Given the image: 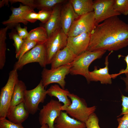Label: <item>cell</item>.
<instances>
[{
    "label": "cell",
    "instance_id": "obj_1",
    "mask_svg": "<svg viewBox=\"0 0 128 128\" xmlns=\"http://www.w3.org/2000/svg\"><path fill=\"white\" fill-rule=\"evenodd\" d=\"M128 46V23L118 16L109 18L91 33L87 50L117 51Z\"/></svg>",
    "mask_w": 128,
    "mask_h": 128
},
{
    "label": "cell",
    "instance_id": "obj_2",
    "mask_svg": "<svg viewBox=\"0 0 128 128\" xmlns=\"http://www.w3.org/2000/svg\"><path fill=\"white\" fill-rule=\"evenodd\" d=\"M68 97L71 103L69 106L62 105V111L64 110L70 117L85 123L89 116L94 113L95 106L88 107L85 100L73 93H70Z\"/></svg>",
    "mask_w": 128,
    "mask_h": 128
},
{
    "label": "cell",
    "instance_id": "obj_3",
    "mask_svg": "<svg viewBox=\"0 0 128 128\" xmlns=\"http://www.w3.org/2000/svg\"><path fill=\"white\" fill-rule=\"evenodd\" d=\"M106 51L87 50L77 56L71 63L70 73L73 75H82L85 78L87 81L90 65L94 60L101 58Z\"/></svg>",
    "mask_w": 128,
    "mask_h": 128
},
{
    "label": "cell",
    "instance_id": "obj_4",
    "mask_svg": "<svg viewBox=\"0 0 128 128\" xmlns=\"http://www.w3.org/2000/svg\"><path fill=\"white\" fill-rule=\"evenodd\" d=\"M19 80L17 70L13 69L9 74L7 82L0 94V119L6 118L15 85Z\"/></svg>",
    "mask_w": 128,
    "mask_h": 128
},
{
    "label": "cell",
    "instance_id": "obj_5",
    "mask_svg": "<svg viewBox=\"0 0 128 128\" xmlns=\"http://www.w3.org/2000/svg\"><path fill=\"white\" fill-rule=\"evenodd\" d=\"M35 62L38 63L42 67L45 68L47 65L45 43L37 44L16 62L13 69L19 70L27 64Z\"/></svg>",
    "mask_w": 128,
    "mask_h": 128
},
{
    "label": "cell",
    "instance_id": "obj_6",
    "mask_svg": "<svg viewBox=\"0 0 128 128\" xmlns=\"http://www.w3.org/2000/svg\"><path fill=\"white\" fill-rule=\"evenodd\" d=\"M47 95L46 90L41 80L35 88L25 91L23 102L29 114L34 115L36 113L39 109V104L44 102Z\"/></svg>",
    "mask_w": 128,
    "mask_h": 128
},
{
    "label": "cell",
    "instance_id": "obj_7",
    "mask_svg": "<svg viewBox=\"0 0 128 128\" xmlns=\"http://www.w3.org/2000/svg\"><path fill=\"white\" fill-rule=\"evenodd\" d=\"M71 63L54 69H48L44 68L41 72V80L45 87L50 84L58 83L64 89L66 76L70 73Z\"/></svg>",
    "mask_w": 128,
    "mask_h": 128
},
{
    "label": "cell",
    "instance_id": "obj_8",
    "mask_svg": "<svg viewBox=\"0 0 128 128\" xmlns=\"http://www.w3.org/2000/svg\"><path fill=\"white\" fill-rule=\"evenodd\" d=\"M67 35L61 27L52 33L45 43L47 65L50 64L56 53L66 46Z\"/></svg>",
    "mask_w": 128,
    "mask_h": 128
},
{
    "label": "cell",
    "instance_id": "obj_9",
    "mask_svg": "<svg viewBox=\"0 0 128 128\" xmlns=\"http://www.w3.org/2000/svg\"><path fill=\"white\" fill-rule=\"evenodd\" d=\"M96 26L93 11L79 16L70 27L67 35L74 37L82 34L92 33Z\"/></svg>",
    "mask_w": 128,
    "mask_h": 128
},
{
    "label": "cell",
    "instance_id": "obj_10",
    "mask_svg": "<svg viewBox=\"0 0 128 128\" xmlns=\"http://www.w3.org/2000/svg\"><path fill=\"white\" fill-rule=\"evenodd\" d=\"M114 0L93 1V12L96 26L109 18L121 14L114 9Z\"/></svg>",
    "mask_w": 128,
    "mask_h": 128
},
{
    "label": "cell",
    "instance_id": "obj_11",
    "mask_svg": "<svg viewBox=\"0 0 128 128\" xmlns=\"http://www.w3.org/2000/svg\"><path fill=\"white\" fill-rule=\"evenodd\" d=\"M62 105L58 101L51 99L43 106L39 113V120L41 126L47 124L50 128H55L54 122L59 116L62 111L61 107Z\"/></svg>",
    "mask_w": 128,
    "mask_h": 128
},
{
    "label": "cell",
    "instance_id": "obj_12",
    "mask_svg": "<svg viewBox=\"0 0 128 128\" xmlns=\"http://www.w3.org/2000/svg\"><path fill=\"white\" fill-rule=\"evenodd\" d=\"M12 13L9 19L2 22L4 25L6 26L9 29H13L20 23L26 25L28 22L24 19L26 15L33 10V9L27 5H23L20 4L18 8L12 6L10 8Z\"/></svg>",
    "mask_w": 128,
    "mask_h": 128
},
{
    "label": "cell",
    "instance_id": "obj_13",
    "mask_svg": "<svg viewBox=\"0 0 128 128\" xmlns=\"http://www.w3.org/2000/svg\"><path fill=\"white\" fill-rule=\"evenodd\" d=\"M91 33L86 32L74 37H68L66 46L77 56L87 51Z\"/></svg>",
    "mask_w": 128,
    "mask_h": 128
},
{
    "label": "cell",
    "instance_id": "obj_14",
    "mask_svg": "<svg viewBox=\"0 0 128 128\" xmlns=\"http://www.w3.org/2000/svg\"><path fill=\"white\" fill-rule=\"evenodd\" d=\"M113 52L111 51L105 58V67L103 68H100L98 69L96 66L94 67L93 71L89 72L88 78L87 81L88 83L90 82L99 81L103 84H111L112 83V78L111 74L109 73L108 68L109 56Z\"/></svg>",
    "mask_w": 128,
    "mask_h": 128
},
{
    "label": "cell",
    "instance_id": "obj_15",
    "mask_svg": "<svg viewBox=\"0 0 128 128\" xmlns=\"http://www.w3.org/2000/svg\"><path fill=\"white\" fill-rule=\"evenodd\" d=\"M69 1L65 4L60 11L61 27L64 32L67 35L72 24L79 17Z\"/></svg>",
    "mask_w": 128,
    "mask_h": 128
},
{
    "label": "cell",
    "instance_id": "obj_16",
    "mask_svg": "<svg viewBox=\"0 0 128 128\" xmlns=\"http://www.w3.org/2000/svg\"><path fill=\"white\" fill-rule=\"evenodd\" d=\"M77 56L68 47L66 46L57 52L51 63V69H54L71 63Z\"/></svg>",
    "mask_w": 128,
    "mask_h": 128
},
{
    "label": "cell",
    "instance_id": "obj_17",
    "mask_svg": "<svg viewBox=\"0 0 128 128\" xmlns=\"http://www.w3.org/2000/svg\"><path fill=\"white\" fill-rule=\"evenodd\" d=\"M54 123L55 128H86L85 123L71 117L62 111L55 119Z\"/></svg>",
    "mask_w": 128,
    "mask_h": 128
},
{
    "label": "cell",
    "instance_id": "obj_18",
    "mask_svg": "<svg viewBox=\"0 0 128 128\" xmlns=\"http://www.w3.org/2000/svg\"><path fill=\"white\" fill-rule=\"evenodd\" d=\"M61 8L59 5L53 9L49 19L45 24L44 27L46 31L48 37L61 27L60 11Z\"/></svg>",
    "mask_w": 128,
    "mask_h": 128
},
{
    "label": "cell",
    "instance_id": "obj_19",
    "mask_svg": "<svg viewBox=\"0 0 128 128\" xmlns=\"http://www.w3.org/2000/svg\"><path fill=\"white\" fill-rule=\"evenodd\" d=\"M26 90L27 87L25 83L22 81L19 80L15 85L7 115L11 112L16 106L23 102L25 92Z\"/></svg>",
    "mask_w": 128,
    "mask_h": 128
},
{
    "label": "cell",
    "instance_id": "obj_20",
    "mask_svg": "<svg viewBox=\"0 0 128 128\" xmlns=\"http://www.w3.org/2000/svg\"><path fill=\"white\" fill-rule=\"evenodd\" d=\"M29 114L24 102H22L16 106L11 112L6 116V117L14 123L22 125L28 118Z\"/></svg>",
    "mask_w": 128,
    "mask_h": 128
},
{
    "label": "cell",
    "instance_id": "obj_21",
    "mask_svg": "<svg viewBox=\"0 0 128 128\" xmlns=\"http://www.w3.org/2000/svg\"><path fill=\"white\" fill-rule=\"evenodd\" d=\"M47 95L51 97H55L57 98L59 102H62L64 106L70 105L71 102L68 98L69 94L70 93L67 90L61 88L57 84L51 85L46 90Z\"/></svg>",
    "mask_w": 128,
    "mask_h": 128
},
{
    "label": "cell",
    "instance_id": "obj_22",
    "mask_svg": "<svg viewBox=\"0 0 128 128\" xmlns=\"http://www.w3.org/2000/svg\"><path fill=\"white\" fill-rule=\"evenodd\" d=\"M69 1L79 16L93 11V0H70Z\"/></svg>",
    "mask_w": 128,
    "mask_h": 128
},
{
    "label": "cell",
    "instance_id": "obj_23",
    "mask_svg": "<svg viewBox=\"0 0 128 128\" xmlns=\"http://www.w3.org/2000/svg\"><path fill=\"white\" fill-rule=\"evenodd\" d=\"M48 38L46 29L44 27L41 26L30 31L26 39L34 41L37 44H42L46 43Z\"/></svg>",
    "mask_w": 128,
    "mask_h": 128
},
{
    "label": "cell",
    "instance_id": "obj_24",
    "mask_svg": "<svg viewBox=\"0 0 128 128\" xmlns=\"http://www.w3.org/2000/svg\"><path fill=\"white\" fill-rule=\"evenodd\" d=\"M7 26L0 30V69H2L6 62V34L9 29Z\"/></svg>",
    "mask_w": 128,
    "mask_h": 128
},
{
    "label": "cell",
    "instance_id": "obj_25",
    "mask_svg": "<svg viewBox=\"0 0 128 128\" xmlns=\"http://www.w3.org/2000/svg\"><path fill=\"white\" fill-rule=\"evenodd\" d=\"M64 0H34L36 8L40 10H52L56 5L63 3Z\"/></svg>",
    "mask_w": 128,
    "mask_h": 128
},
{
    "label": "cell",
    "instance_id": "obj_26",
    "mask_svg": "<svg viewBox=\"0 0 128 128\" xmlns=\"http://www.w3.org/2000/svg\"><path fill=\"white\" fill-rule=\"evenodd\" d=\"M23 42L19 51L16 55V57L18 60L26 52L33 48L37 44L33 41L26 39L23 40Z\"/></svg>",
    "mask_w": 128,
    "mask_h": 128
},
{
    "label": "cell",
    "instance_id": "obj_27",
    "mask_svg": "<svg viewBox=\"0 0 128 128\" xmlns=\"http://www.w3.org/2000/svg\"><path fill=\"white\" fill-rule=\"evenodd\" d=\"M114 7L115 10L120 14H128V0H114Z\"/></svg>",
    "mask_w": 128,
    "mask_h": 128
},
{
    "label": "cell",
    "instance_id": "obj_28",
    "mask_svg": "<svg viewBox=\"0 0 128 128\" xmlns=\"http://www.w3.org/2000/svg\"><path fill=\"white\" fill-rule=\"evenodd\" d=\"M9 38L14 41V45L17 53L19 51L23 42L24 40L18 35L15 29H12L11 32L8 34Z\"/></svg>",
    "mask_w": 128,
    "mask_h": 128
},
{
    "label": "cell",
    "instance_id": "obj_29",
    "mask_svg": "<svg viewBox=\"0 0 128 128\" xmlns=\"http://www.w3.org/2000/svg\"><path fill=\"white\" fill-rule=\"evenodd\" d=\"M85 123L87 128H101L99 124V119L94 113L89 116Z\"/></svg>",
    "mask_w": 128,
    "mask_h": 128
},
{
    "label": "cell",
    "instance_id": "obj_30",
    "mask_svg": "<svg viewBox=\"0 0 128 128\" xmlns=\"http://www.w3.org/2000/svg\"><path fill=\"white\" fill-rule=\"evenodd\" d=\"M0 128H24L22 124H16L6 118L0 119Z\"/></svg>",
    "mask_w": 128,
    "mask_h": 128
},
{
    "label": "cell",
    "instance_id": "obj_31",
    "mask_svg": "<svg viewBox=\"0 0 128 128\" xmlns=\"http://www.w3.org/2000/svg\"><path fill=\"white\" fill-rule=\"evenodd\" d=\"M52 10H42L38 13V20L45 24L50 17Z\"/></svg>",
    "mask_w": 128,
    "mask_h": 128
},
{
    "label": "cell",
    "instance_id": "obj_32",
    "mask_svg": "<svg viewBox=\"0 0 128 128\" xmlns=\"http://www.w3.org/2000/svg\"><path fill=\"white\" fill-rule=\"evenodd\" d=\"M121 97L122 106V112L118 117L122 115L128 114V96H126L122 94Z\"/></svg>",
    "mask_w": 128,
    "mask_h": 128
},
{
    "label": "cell",
    "instance_id": "obj_33",
    "mask_svg": "<svg viewBox=\"0 0 128 128\" xmlns=\"http://www.w3.org/2000/svg\"><path fill=\"white\" fill-rule=\"evenodd\" d=\"M117 119L119 125L117 128H128V114Z\"/></svg>",
    "mask_w": 128,
    "mask_h": 128
},
{
    "label": "cell",
    "instance_id": "obj_34",
    "mask_svg": "<svg viewBox=\"0 0 128 128\" xmlns=\"http://www.w3.org/2000/svg\"><path fill=\"white\" fill-rule=\"evenodd\" d=\"M15 27L18 35L22 39L24 40L27 38L28 32L27 31V27L25 26L24 28H22L19 23Z\"/></svg>",
    "mask_w": 128,
    "mask_h": 128
},
{
    "label": "cell",
    "instance_id": "obj_35",
    "mask_svg": "<svg viewBox=\"0 0 128 128\" xmlns=\"http://www.w3.org/2000/svg\"><path fill=\"white\" fill-rule=\"evenodd\" d=\"M24 19L28 22L35 23L38 20V13L34 10L30 12L26 15Z\"/></svg>",
    "mask_w": 128,
    "mask_h": 128
},
{
    "label": "cell",
    "instance_id": "obj_36",
    "mask_svg": "<svg viewBox=\"0 0 128 128\" xmlns=\"http://www.w3.org/2000/svg\"><path fill=\"white\" fill-rule=\"evenodd\" d=\"M11 4L17 2L22 3L26 5L29 6L34 9L36 8L34 3V0H9Z\"/></svg>",
    "mask_w": 128,
    "mask_h": 128
},
{
    "label": "cell",
    "instance_id": "obj_37",
    "mask_svg": "<svg viewBox=\"0 0 128 128\" xmlns=\"http://www.w3.org/2000/svg\"><path fill=\"white\" fill-rule=\"evenodd\" d=\"M124 57L125 58L124 59L127 65L126 68L124 69H123L121 70L119 73L111 74L112 78H115L118 75L122 73L125 74L128 73V53L127 55Z\"/></svg>",
    "mask_w": 128,
    "mask_h": 128
},
{
    "label": "cell",
    "instance_id": "obj_38",
    "mask_svg": "<svg viewBox=\"0 0 128 128\" xmlns=\"http://www.w3.org/2000/svg\"><path fill=\"white\" fill-rule=\"evenodd\" d=\"M126 77H121V79L123 80L125 83L126 88L125 91L126 92H128V73H125Z\"/></svg>",
    "mask_w": 128,
    "mask_h": 128
},
{
    "label": "cell",
    "instance_id": "obj_39",
    "mask_svg": "<svg viewBox=\"0 0 128 128\" xmlns=\"http://www.w3.org/2000/svg\"><path fill=\"white\" fill-rule=\"evenodd\" d=\"M9 0H4L0 1V7H2L4 6L5 5H9Z\"/></svg>",
    "mask_w": 128,
    "mask_h": 128
},
{
    "label": "cell",
    "instance_id": "obj_40",
    "mask_svg": "<svg viewBox=\"0 0 128 128\" xmlns=\"http://www.w3.org/2000/svg\"><path fill=\"white\" fill-rule=\"evenodd\" d=\"M40 128H50L49 126L47 124H44L41 126Z\"/></svg>",
    "mask_w": 128,
    "mask_h": 128
}]
</instances>
